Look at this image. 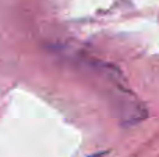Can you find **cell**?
Returning <instances> with one entry per match:
<instances>
[{
  "label": "cell",
  "instance_id": "obj_1",
  "mask_svg": "<svg viewBox=\"0 0 159 157\" xmlns=\"http://www.w3.org/2000/svg\"><path fill=\"white\" fill-rule=\"evenodd\" d=\"M106 153L105 152H101V153H95V155H91V156H88V157H103Z\"/></svg>",
  "mask_w": 159,
  "mask_h": 157
}]
</instances>
